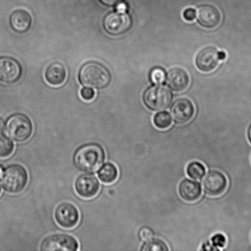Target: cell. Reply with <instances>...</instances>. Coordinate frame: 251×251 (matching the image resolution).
<instances>
[{
    "label": "cell",
    "instance_id": "obj_34",
    "mask_svg": "<svg viewBox=\"0 0 251 251\" xmlns=\"http://www.w3.org/2000/svg\"><path fill=\"white\" fill-rule=\"evenodd\" d=\"M1 185H0V193H1Z\"/></svg>",
    "mask_w": 251,
    "mask_h": 251
},
{
    "label": "cell",
    "instance_id": "obj_17",
    "mask_svg": "<svg viewBox=\"0 0 251 251\" xmlns=\"http://www.w3.org/2000/svg\"><path fill=\"white\" fill-rule=\"evenodd\" d=\"M9 22L12 28L15 31L23 33L30 28L31 17L30 14L25 10H17L11 14Z\"/></svg>",
    "mask_w": 251,
    "mask_h": 251
},
{
    "label": "cell",
    "instance_id": "obj_4",
    "mask_svg": "<svg viewBox=\"0 0 251 251\" xmlns=\"http://www.w3.org/2000/svg\"><path fill=\"white\" fill-rule=\"evenodd\" d=\"M7 136L16 142L28 140L33 134V124L26 115L16 114L10 117L5 125Z\"/></svg>",
    "mask_w": 251,
    "mask_h": 251
},
{
    "label": "cell",
    "instance_id": "obj_32",
    "mask_svg": "<svg viewBox=\"0 0 251 251\" xmlns=\"http://www.w3.org/2000/svg\"><path fill=\"white\" fill-rule=\"evenodd\" d=\"M248 139H249L250 142H251V125L250 126L249 129H248Z\"/></svg>",
    "mask_w": 251,
    "mask_h": 251
},
{
    "label": "cell",
    "instance_id": "obj_19",
    "mask_svg": "<svg viewBox=\"0 0 251 251\" xmlns=\"http://www.w3.org/2000/svg\"><path fill=\"white\" fill-rule=\"evenodd\" d=\"M97 175L98 178L103 183L112 184L117 179L119 172L114 164L108 162L100 167Z\"/></svg>",
    "mask_w": 251,
    "mask_h": 251
},
{
    "label": "cell",
    "instance_id": "obj_29",
    "mask_svg": "<svg viewBox=\"0 0 251 251\" xmlns=\"http://www.w3.org/2000/svg\"><path fill=\"white\" fill-rule=\"evenodd\" d=\"M100 1L107 6H112L119 4L122 0H100Z\"/></svg>",
    "mask_w": 251,
    "mask_h": 251
},
{
    "label": "cell",
    "instance_id": "obj_23",
    "mask_svg": "<svg viewBox=\"0 0 251 251\" xmlns=\"http://www.w3.org/2000/svg\"><path fill=\"white\" fill-rule=\"evenodd\" d=\"M14 144L7 137H0V158L10 156L14 151Z\"/></svg>",
    "mask_w": 251,
    "mask_h": 251
},
{
    "label": "cell",
    "instance_id": "obj_14",
    "mask_svg": "<svg viewBox=\"0 0 251 251\" xmlns=\"http://www.w3.org/2000/svg\"><path fill=\"white\" fill-rule=\"evenodd\" d=\"M21 65L14 59L10 57L0 58V80L5 83L16 82L21 77Z\"/></svg>",
    "mask_w": 251,
    "mask_h": 251
},
{
    "label": "cell",
    "instance_id": "obj_5",
    "mask_svg": "<svg viewBox=\"0 0 251 251\" xmlns=\"http://www.w3.org/2000/svg\"><path fill=\"white\" fill-rule=\"evenodd\" d=\"M172 95L168 88L164 86H155L145 92L143 101L146 106L152 111H161L170 105Z\"/></svg>",
    "mask_w": 251,
    "mask_h": 251
},
{
    "label": "cell",
    "instance_id": "obj_22",
    "mask_svg": "<svg viewBox=\"0 0 251 251\" xmlns=\"http://www.w3.org/2000/svg\"><path fill=\"white\" fill-rule=\"evenodd\" d=\"M155 126L159 129H166L172 124L171 115L167 112L157 113L154 115L153 119Z\"/></svg>",
    "mask_w": 251,
    "mask_h": 251
},
{
    "label": "cell",
    "instance_id": "obj_31",
    "mask_svg": "<svg viewBox=\"0 0 251 251\" xmlns=\"http://www.w3.org/2000/svg\"><path fill=\"white\" fill-rule=\"evenodd\" d=\"M4 124L3 120L0 118V135H1L4 132Z\"/></svg>",
    "mask_w": 251,
    "mask_h": 251
},
{
    "label": "cell",
    "instance_id": "obj_25",
    "mask_svg": "<svg viewBox=\"0 0 251 251\" xmlns=\"http://www.w3.org/2000/svg\"><path fill=\"white\" fill-rule=\"evenodd\" d=\"M211 243L214 247L216 248V250H219V248H223L225 247L226 243H227V239L224 235L222 233H217L211 238Z\"/></svg>",
    "mask_w": 251,
    "mask_h": 251
},
{
    "label": "cell",
    "instance_id": "obj_8",
    "mask_svg": "<svg viewBox=\"0 0 251 251\" xmlns=\"http://www.w3.org/2000/svg\"><path fill=\"white\" fill-rule=\"evenodd\" d=\"M225 58L226 54L223 51H219L213 47H207L199 51L196 55V67L202 72H211L217 67L220 60Z\"/></svg>",
    "mask_w": 251,
    "mask_h": 251
},
{
    "label": "cell",
    "instance_id": "obj_24",
    "mask_svg": "<svg viewBox=\"0 0 251 251\" xmlns=\"http://www.w3.org/2000/svg\"><path fill=\"white\" fill-rule=\"evenodd\" d=\"M166 73L162 68H155L152 69L150 73V79L154 84H162L166 79Z\"/></svg>",
    "mask_w": 251,
    "mask_h": 251
},
{
    "label": "cell",
    "instance_id": "obj_11",
    "mask_svg": "<svg viewBox=\"0 0 251 251\" xmlns=\"http://www.w3.org/2000/svg\"><path fill=\"white\" fill-rule=\"evenodd\" d=\"M100 184L94 175L84 174L76 179L75 188L76 193L84 199L94 198L100 190Z\"/></svg>",
    "mask_w": 251,
    "mask_h": 251
},
{
    "label": "cell",
    "instance_id": "obj_1",
    "mask_svg": "<svg viewBox=\"0 0 251 251\" xmlns=\"http://www.w3.org/2000/svg\"><path fill=\"white\" fill-rule=\"evenodd\" d=\"M105 156V150L100 144L90 143L82 145L76 150L73 162L80 171L92 173L104 163Z\"/></svg>",
    "mask_w": 251,
    "mask_h": 251
},
{
    "label": "cell",
    "instance_id": "obj_33",
    "mask_svg": "<svg viewBox=\"0 0 251 251\" xmlns=\"http://www.w3.org/2000/svg\"><path fill=\"white\" fill-rule=\"evenodd\" d=\"M4 169L1 165H0V178H1L2 175H3Z\"/></svg>",
    "mask_w": 251,
    "mask_h": 251
},
{
    "label": "cell",
    "instance_id": "obj_12",
    "mask_svg": "<svg viewBox=\"0 0 251 251\" xmlns=\"http://www.w3.org/2000/svg\"><path fill=\"white\" fill-rule=\"evenodd\" d=\"M170 112L172 119L175 124L184 125L193 119L195 114V107L190 100L181 98L174 102Z\"/></svg>",
    "mask_w": 251,
    "mask_h": 251
},
{
    "label": "cell",
    "instance_id": "obj_15",
    "mask_svg": "<svg viewBox=\"0 0 251 251\" xmlns=\"http://www.w3.org/2000/svg\"><path fill=\"white\" fill-rule=\"evenodd\" d=\"M189 82L188 74L183 69H171L167 75V84L174 92H181L185 90L188 87Z\"/></svg>",
    "mask_w": 251,
    "mask_h": 251
},
{
    "label": "cell",
    "instance_id": "obj_9",
    "mask_svg": "<svg viewBox=\"0 0 251 251\" xmlns=\"http://www.w3.org/2000/svg\"><path fill=\"white\" fill-rule=\"evenodd\" d=\"M80 216V212L76 206L67 201L58 205L54 212L56 223L66 229L73 228L77 226Z\"/></svg>",
    "mask_w": 251,
    "mask_h": 251
},
{
    "label": "cell",
    "instance_id": "obj_16",
    "mask_svg": "<svg viewBox=\"0 0 251 251\" xmlns=\"http://www.w3.org/2000/svg\"><path fill=\"white\" fill-rule=\"evenodd\" d=\"M179 196L182 199L188 202H194L200 198L202 189L197 181L189 179H184L179 184Z\"/></svg>",
    "mask_w": 251,
    "mask_h": 251
},
{
    "label": "cell",
    "instance_id": "obj_30",
    "mask_svg": "<svg viewBox=\"0 0 251 251\" xmlns=\"http://www.w3.org/2000/svg\"><path fill=\"white\" fill-rule=\"evenodd\" d=\"M127 8V5L121 2H119V4H117V6L116 7L117 11L119 12H125Z\"/></svg>",
    "mask_w": 251,
    "mask_h": 251
},
{
    "label": "cell",
    "instance_id": "obj_13",
    "mask_svg": "<svg viewBox=\"0 0 251 251\" xmlns=\"http://www.w3.org/2000/svg\"><path fill=\"white\" fill-rule=\"evenodd\" d=\"M198 24L204 28L213 29L221 22V14L217 7L210 4L199 6L196 11Z\"/></svg>",
    "mask_w": 251,
    "mask_h": 251
},
{
    "label": "cell",
    "instance_id": "obj_20",
    "mask_svg": "<svg viewBox=\"0 0 251 251\" xmlns=\"http://www.w3.org/2000/svg\"><path fill=\"white\" fill-rule=\"evenodd\" d=\"M186 173L189 178L195 180L201 179L206 174V168L202 163L198 161L190 162L187 166Z\"/></svg>",
    "mask_w": 251,
    "mask_h": 251
},
{
    "label": "cell",
    "instance_id": "obj_18",
    "mask_svg": "<svg viewBox=\"0 0 251 251\" xmlns=\"http://www.w3.org/2000/svg\"><path fill=\"white\" fill-rule=\"evenodd\" d=\"M66 78V71L62 64L54 63L48 66L45 72V78L49 85L58 87L62 85Z\"/></svg>",
    "mask_w": 251,
    "mask_h": 251
},
{
    "label": "cell",
    "instance_id": "obj_28",
    "mask_svg": "<svg viewBox=\"0 0 251 251\" xmlns=\"http://www.w3.org/2000/svg\"><path fill=\"white\" fill-rule=\"evenodd\" d=\"M183 17L186 21H193L196 17L195 10L193 8L186 9L183 12Z\"/></svg>",
    "mask_w": 251,
    "mask_h": 251
},
{
    "label": "cell",
    "instance_id": "obj_27",
    "mask_svg": "<svg viewBox=\"0 0 251 251\" xmlns=\"http://www.w3.org/2000/svg\"><path fill=\"white\" fill-rule=\"evenodd\" d=\"M81 97L83 100H86V101H90L93 100L95 98L94 90L92 89V88H84L81 91Z\"/></svg>",
    "mask_w": 251,
    "mask_h": 251
},
{
    "label": "cell",
    "instance_id": "obj_26",
    "mask_svg": "<svg viewBox=\"0 0 251 251\" xmlns=\"http://www.w3.org/2000/svg\"><path fill=\"white\" fill-rule=\"evenodd\" d=\"M153 236V231L149 227H141L139 231V237L142 242H145L152 239Z\"/></svg>",
    "mask_w": 251,
    "mask_h": 251
},
{
    "label": "cell",
    "instance_id": "obj_21",
    "mask_svg": "<svg viewBox=\"0 0 251 251\" xmlns=\"http://www.w3.org/2000/svg\"><path fill=\"white\" fill-rule=\"evenodd\" d=\"M141 251H168L169 248L162 240L151 239L145 242L141 248Z\"/></svg>",
    "mask_w": 251,
    "mask_h": 251
},
{
    "label": "cell",
    "instance_id": "obj_2",
    "mask_svg": "<svg viewBox=\"0 0 251 251\" xmlns=\"http://www.w3.org/2000/svg\"><path fill=\"white\" fill-rule=\"evenodd\" d=\"M79 78L85 87L100 89L107 87L112 77L109 71L102 64L90 61L82 66Z\"/></svg>",
    "mask_w": 251,
    "mask_h": 251
},
{
    "label": "cell",
    "instance_id": "obj_6",
    "mask_svg": "<svg viewBox=\"0 0 251 251\" xmlns=\"http://www.w3.org/2000/svg\"><path fill=\"white\" fill-rule=\"evenodd\" d=\"M79 249L77 240L72 236L58 233L44 238L40 245L41 251H76Z\"/></svg>",
    "mask_w": 251,
    "mask_h": 251
},
{
    "label": "cell",
    "instance_id": "obj_10",
    "mask_svg": "<svg viewBox=\"0 0 251 251\" xmlns=\"http://www.w3.org/2000/svg\"><path fill=\"white\" fill-rule=\"evenodd\" d=\"M203 191L209 196L217 197L223 194L228 186L227 177L222 172L211 171L203 179Z\"/></svg>",
    "mask_w": 251,
    "mask_h": 251
},
{
    "label": "cell",
    "instance_id": "obj_3",
    "mask_svg": "<svg viewBox=\"0 0 251 251\" xmlns=\"http://www.w3.org/2000/svg\"><path fill=\"white\" fill-rule=\"evenodd\" d=\"M1 179L2 188L5 191L18 194L24 190L28 183V172L21 165L11 164L4 170Z\"/></svg>",
    "mask_w": 251,
    "mask_h": 251
},
{
    "label": "cell",
    "instance_id": "obj_7",
    "mask_svg": "<svg viewBox=\"0 0 251 251\" xmlns=\"http://www.w3.org/2000/svg\"><path fill=\"white\" fill-rule=\"evenodd\" d=\"M131 17L125 12H112L105 17L103 26L108 33L113 36L121 35L131 28Z\"/></svg>",
    "mask_w": 251,
    "mask_h": 251
}]
</instances>
